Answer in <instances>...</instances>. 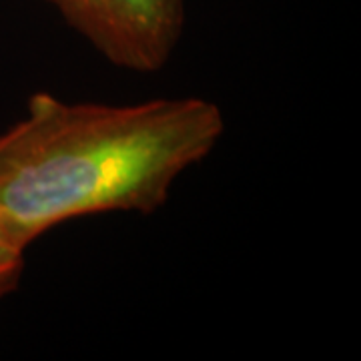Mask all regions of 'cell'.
<instances>
[{"label": "cell", "instance_id": "1", "mask_svg": "<svg viewBox=\"0 0 361 361\" xmlns=\"http://www.w3.org/2000/svg\"><path fill=\"white\" fill-rule=\"evenodd\" d=\"M223 133V111L201 97L118 106L35 92L0 133V229L26 251L77 217L153 213Z\"/></svg>", "mask_w": 361, "mask_h": 361}, {"label": "cell", "instance_id": "2", "mask_svg": "<svg viewBox=\"0 0 361 361\" xmlns=\"http://www.w3.org/2000/svg\"><path fill=\"white\" fill-rule=\"evenodd\" d=\"M111 65L155 73L183 32L185 0H47Z\"/></svg>", "mask_w": 361, "mask_h": 361}, {"label": "cell", "instance_id": "3", "mask_svg": "<svg viewBox=\"0 0 361 361\" xmlns=\"http://www.w3.org/2000/svg\"><path fill=\"white\" fill-rule=\"evenodd\" d=\"M25 269V249L16 247L0 229V301L18 287Z\"/></svg>", "mask_w": 361, "mask_h": 361}]
</instances>
